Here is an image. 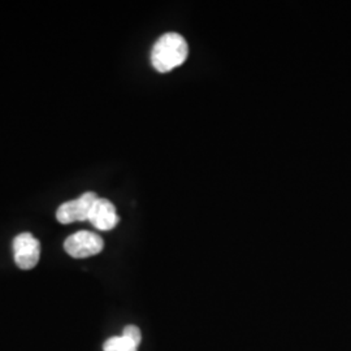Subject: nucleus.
<instances>
[{"label": "nucleus", "instance_id": "1", "mask_svg": "<svg viewBox=\"0 0 351 351\" xmlns=\"http://www.w3.org/2000/svg\"><path fill=\"white\" fill-rule=\"evenodd\" d=\"M188 53L185 38L177 33H167L154 45L151 51V63L158 72L167 73L184 64Z\"/></svg>", "mask_w": 351, "mask_h": 351}, {"label": "nucleus", "instance_id": "2", "mask_svg": "<svg viewBox=\"0 0 351 351\" xmlns=\"http://www.w3.org/2000/svg\"><path fill=\"white\" fill-rule=\"evenodd\" d=\"M103 249L104 242L101 236L88 230L77 232L64 242L65 252L75 259H85L88 256L98 255Z\"/></svg>", "mask_w": 351, "mask_h": 351}, {"label": "nucleus", "instance_id": "3", "mask_svg": "<svg viewBox=\"0 0 351 351\" xmlns=\"http://www.w3.org/2000/svg\"><path fill=\"white\" fill-rule=\"evenodd\" d=\"M99 197L93 193L88 191L78 197L73 201L65 202L63 203L58 211H56V219L60 224H72L77 221H86L88 220V215L94 206L95 201Z\"/></svg>", "mask_w": 351, "mask_h": 351}, {"label": "nucleus", "instance_id": "4", "mask_svg": "<svg viewBox=\"0 0 351 351\" xmlns=\"http://www.w3.org/2000/svg\"><path fill=\"white\" fill-rule=\"evenodd\" d=\"M13 255L20 269H33L40 258V243L33 234L21 233L13 239Z\"/></svg>", "mask_w": 351, "mask_h": 351}, {"label": "nucleus", "instance_id": "5", "mask_svg": "<svg viewBox=\"0 0 351 351\" xmlns=\"http://www.w3.org/2000/svg\"><path fill=\"white\" fill-rule=\"evenodd\" d=\"M91 226L99 230H111L119 224V216L113 203L104 198H98L88 215Z\"/></svg>", "mask_w": 351, "mask_h": 351}, {"label": "nucleus", "instance_id": "6", "mask_svg": "<svg viewBox=\"0 0 351 351\" xmlns=\"http://www.w3.org/2000/svg\"><path fill=\"white\" fill-rule=\"evenodd\" d=\"M142 336L138 326H126L121 336L106 341L103 351H137Z\"/></svg>", "mask_w": 351, "mask_h": 351}]
</instances>
